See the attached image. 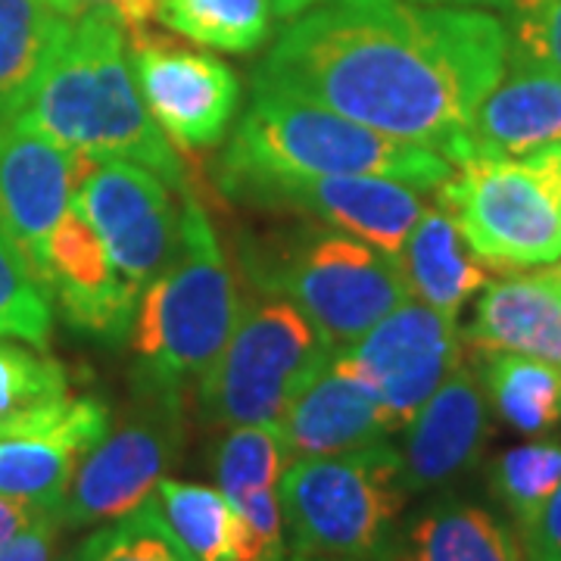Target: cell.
Segmentation results:
<instances>
[{"label":"cell","mask_w":561,"mask_h":561,"mask_svg":"<svg viewBox=\"0 0 561 561\" xmlns=\"http://www.w3.org/2000/svg\"><path fill=\"white\" fill-rule=\"evenodd\" d=\"M505 62L508 28L481 10L316 0L280 32L253 84L446 153Z\"/></svg>","instance_id":"obj_1"},{"label":"cell","mask_w":561,"mask_h":561,"mask_svg":"<svg viewBox=\"0 0 561 561\" xmlns=\"http://www.w3.org/2000/svg\"><path fill=\"white\" fill-rule=\"evenodd\" d=\"M20 119L72 157L138 162L169 187H187L172 144L144 106L125 28L103 10L72 22Z\"/></svg>","instance_id":"obj_2"},{"label":"cell","mask_w":561,"mask_h":561,"mask_svg":"<svg viewBox=\"0 0 561 561\" xmlns=\"http://www.w3.org/2000/svg\"><path fill=\"white\" fill-rule=\"evenodd\" d=\"M219 172H287V175H375L440 191L453 175L443 153L375 131L284 91L253 84V103L243 113Z\"/></svg>","instance_id":"obj_3"},{"label":"cell","mask_w":561,"mask_h":561,"mask_svg":"<svg viewBox=\"0 0 561 561\" xmlns=\"http://www.w3.org/2000/svg\"><path fill=\"white\" fill-rule=\"evenodd\" d=\"M179 243L153 284L144 290L135 319L138 381L184 387L216 362L241 319V297L203 206L184 187Z\"/></svg>","instance_id":"obj_4"},{"label":"cell","mask_w":561,"mask_h":561,"mask_svg":"<svg viewBox=\"0 0 561 561\" xmlns=\"http://www.w3.org/2000/svg\"><path fill=\"white\" fill-rule=\"evenodd\" d=\"M294 556L393 561L405 505L402 456L383 443L319 459H294L278 483Z\"/></svg>","instance_id":"obj_5"},{"label":"cell","mask_w":561,"mask_h":561,"mask_svg":"<svg viewBox=\"0 0 561 561\" xmlns=\"http://www.w3.org/2000/svg\"><path fill=\"white\" fill-rule=\"evenodd\" d=\"M243 265L262 294L294 302L341 353L409 300L400 260L334 228H300L250 247Z\"/></svg>","instance_id":"obj_6"},{"label":"cell","mask_w":561,"mask_h":561,"mask_svg":"<svg viewBox=\"0 0 561 561\" xmlns=\"http://www.w3.org/2000/svg\"><path fill=\"white\" fill-rule=\"evenodd\" d=\"M437 197L486 268L522 272L561 262V147L461 162Z\"/></svg>","instance_id":"obj_7"},{"label":"cell","mask_w":561,"mask_h":561,"mask_svg":"<svg viewBox=\"0 0 561 561\" xmlns=\"http://www.w3.org/2000/svg\"><path fill=\"white\" fill-rule=\"evenodd\" d=\"M334 346L294 302H256L201 375V412L216 427L272 424L331 362Z\"/></svg>","instance_id":"obj_8"},{"label":"cell","mask_w":561,"mask_h":561,"mask_svg":"<svg viewBox=\"0 0 561 561\" xmlns=\"http://www.w3.org/2000/svg\"><path fill=\"white\" fill-rule=\"evenodd\" d=\"M184 446V400L179 387L138 381L135 405L79 461L57 505L62 527L116 522L153 496Z\"/></svg>","instance_id":"obj_9"},{"label":"cell","mask_w":561,"mask_h":561,"mask_svg":"<svg viewBox=\"0 0 561 561\" xmlns=\"http://www.w3.org/2000/svg\"><path fill=\"white\" fill-rule=\"evenodd\" d=\"M72 206L98 231L119 278L144 297L179 243L165 181L138 162L76 157Z\"/></svg>","instance_id":"obj_10"},{"label":"cell","mask_w":561,"mask_h":561,"mask_svg":"<svg viewBox=\"0 0 561 561\" xmlns=\"http://www.w3.org/2000/svg\"><path fill=\"white\" fill-rule=\"evenodd\" d=\"M219 184L231 201L309 213L328 228L353 234L393 256L427 209L421 191L402 181L375 175L219 172Z\"/></svg>","instance_id":"obj_11"},{"label":"cell","mask_w":561,"mask_h":561,"mask_svg":"<svg viewBox=\"0 0 561 561\" xmlns=\"http://www.w3.org/2000/svg\"><path fill=\"white\" fill-rule=\"evenodd\" d=\"M128 60L147 113L179 150L201 153L225 140L241 103V81L228 62L153 28L131 35Z\"/></svg>","instance_id":"obj_12"},{"label":"cell","mask_w":561,"mask_h":561,"mask_svg":"<svg viewBox=\"0 0 561 561\" xmlns=\"http://www.w3.org/2000/svg\"><path fill=\"white\" fill-rule=\"evenodd\" d=\"M341 356L375 387L393 427L402 431L461 362L459 321L427 302L402 300Z\"/></svg>","instance_id":"obj_13"},{"label":"cell","mask_w":561,"mask_h":561,"mask_svg":"<svg viewBox=\"0 0 561 561\" xmlns=\"http://www.w3.org/2000/svg\"><path fill=\"white\" fill-rule=\"evenodd\" d=\"M76 157L25 125L0 119V231L47 290L50 234L72 206Z\"/></svg>","instance_id":"obj_14"},{"label":"cell","mask_w":561,"mask_h":561,"mask_svg":"<svg viewBox=\"0 0 561 561\" xmlns=\"http://www.w3.org/2000/svg\"><path fill=\"white\" fill-rule=\"evenodd\" d=\"M490 437V400L481 371L459 362L405 424L402 481L409 493H431L468 474Z\"/></svg>","instance_id":"obj_15"},{"label":"cell","mask_w":561,"mask_h":561,"mask_svg":"<svg viewBox=\"0 0 561 561\" xmlns=\"http://www.w3.org/2000/svg\"><path fill=\"white\" fill-rule=\"evenodd\" d=\"M47 294L60 302L62 319L94 341L122 343L138 319L140 294L119 278L98 231L76 206L50 234Z\"/></svg>","instance_id":"obj_16"},{"label":"cell","mask_w":561,"mask_h":561,"mask_svg":"<svg viewBox=\"0 0 561 561\" xmlns=\"http://www.w3.org/2000/svg\"><path fill=\"white\" fill-rule=\"evenodd\" d=\"M110 431L98 397H72L69 371L44 350L0 343V440L62 437L91 453Z\"/></svg>","instance_id":"obj_17"},{"label":"cell","mask_w":561,"mask_h":561,"mask_svg":"<svg viewBox=\"0 0 561 561\" xmlns=\"http://www.w3.org/2000/svg\"><path fill=\"white\" fill-rule=\"evenodd\" d=\"M278 434L294 461L365 449L397 434V427L375 387L362 378L346 356L334 353L284 409Z\"/></svg>","instance_id":"obj_18"},{"label":"cell","mask_w":561,"mask_h":561,"mask_svg":"<svg viewBox=\"0 0 561 561\" xmlns=\"http://www.w3.org/2000/svg\"><path fill=\"white\" fill-rule=\"evenodd\" d=\"M546 147H561V72L512 62V72L483 98L468 131L443 157L461 165L527 157Z\"/></svg>","instance_id":"obj_19"},{"label":"cell","mask_w":561,"mask_h":561,"mask_svg":"<svg viewBox=\"0 0 561 561\" xmlns=\"http://www.w3.org/2000/svg\"><path fill=\"white\" fill-rule=\"evenodd\" d=\"M468 341L478 353H515L561 368V287L552 272L490 280Z\"/></svg>","instance_id":"obj_20"},{"label":"cell","mask_w":561,"mask_h":561,"mask_svg":"<svg viewBox=\"0 0 561 561\" xmlns=\"http://www.w3.org/2000/svg\"><path fill=\"white\" fill-rule=\"evenodd\" d=\"M397 260L415 300L453 319H459L461 306L490 284L486 265L471 253L459 225L443 206L421 213Z\"/></svg>","instance_id":"obj_21"},{"label":"cell","mask_w":561,"mask_h":561,"mask_svg":"<svg viewBox=\"0 0 561 561\" xmlns=\"http://www.w3.org/2000/svg\"><path fill=\"white\" fill-rule=\"evenodd\" d=\"M76 20L69 0H0V119L25 110Z\"/></svg>","instance_id":"obj_22"},{"label":"cell","mask_w":561,"mask_h":561,"mask_svg":"<svg viewBox=\"0 0 561 561\" xmlns=\"http://www.w3.org/2000/svg\"><path fill=\"white\" fill-rule=\"evenodd\" d=\"M393 561H524V552L500 515L446 496L409 524Z\"/></svg>","instance_id":"obj_23"},{"label":"cell","mask_w":561,"mask_h":561,"mask_svg":"<svg viewBox=\"0 0 561 561\" xmlns=\"http://www.w3.org/2000/svg\"><path fill=\"white\" fill-rule=\"evenodd\" d=\"M481 381L490 405L518 434L540 437L561 424V368L552 362L481 353Z\"/></svg>","instance_id":"obj_24"},{"label":"cell","mask_w":561,"mask_h":561,"mask_svg":"<svg viewBox=\"0 0 561 561\" xmlns=\"http://www.w3.org/2000/svg\"><path fill=\"white\" fill-rule=\"evenodd\" d=\"M153 496L194 561H241V518L219 486L162 478Z\"/></svg>","instance_id":"obj_25"},{"label":"cell","mask_w":561,"mask_h":561,"mask_svg":"<svg viewBox=\"0 0 561 561\" xmlns=\"http://www.w3.org/2000/svg\"><path fill=\"white\" fill-rule=\"evenodd\" d=\"M157 22L209 50L253 54L272 38V0H153Z\"/></svg>","instance_id":"obj_26"},{"label":"cell","mask_w":561,"mask_h":561,"mask_svg":"<svg viewBox=\"0 0 561 561\" xmlns=\"http://www.w3.org/2000/svg\"><path fill=\"white\" fill-rule=\"evenodd\" d=\"M88 453L62 437H3L0 496L57 508Z\"/></svg>","instance_id":"obj_27"},{"label":"cell","mask_w":561,"mask_h":561,"mask_svg":"<svg viewBox=\"0 0 561 561\" xmlns=\"http://www.w3.org/2000/svg\"><path fill=\"white\" fill-rule=\"evenodd\" d=\"M561 483V443L534 440L505 449L490 465V490L524 527Z\"/></svg>","instance_id":"obj_28"},{"label":"cell","mask_w":561,"mask_h":561,"mask_svg":"<svg viewBox=\"0 0 561 561\" xmlns=\"http://www.w3.org/2000/svg\"><path fill=\"white\" fill-rule=\"evenodd\" d=\"M290 465L287 446L272 424H241L228 427L216 449V481L231 502L247 493L278 486Z\"/></svg>","instance_id":"obj_29"},{"label":"cell","mask_w":561,"mask_h":561,"mask_svg":"<svg viewBox=\"0 0 561 561\" xmlns=\"http://www.w3.org/2000/svg\"><path fill=\"white\" fill-rule=\"evenodd\" d=\"M79 549L84 561H194L165 522L157 496L91 534Z\"/></svg>","instance_id":"obj_30"},{"label":"cell","mask_w":561,"mask_h":561,"mask_svg":"<svg viewBox=\"0 0 561 561\" xmlns=\"http://www.w3.org/2000/svg\"><path fill=\"white\" fill-rule=\"evenodd\" d=\"M0 337L47 350L54 337V300L28 262L0 231Z\"/></svg>","instance_id":"obj_31"},{"label":"cell","mask_w":561,"mask_h":561,"mask_svg":"<svg viewBox=\"0 0 561 561\" xmlns=\"http://www.w3.org/2000/svg\"><path fill=\"white\" fill-rule=\"evenodd\" d=\"M508 57L512 62L561 72V0H512Z\"/></svg>","instance_id":"obj_32"},{"label":"cell","mask_w":561,"mask_h":561,"mask_svg":"<svg viewBox=\"0 0 561 561\" xmlns=\"http://www.w3.org/2000/svg\"><path fill=\"white\" fill-rule=\"evenodd\" d=\"M524 561H561V483L530 522L518 527Z\"/></svg>","instance_id":"obj_33"},{"label":"cell","mask_w":561,"mask_h":561,"mask_svg":"<svg viewBox=\"0 0 561 561\" xmlns=\"http://www.w3.org/2000/svg\"><path fill=\"white\" fill-rule=\"evenodd\" d=\"M62 524L57 512H44L38 522L22 527L13 540L0 546V561H54Z\"/></svg>","instance_id":"obj_34"},{"label":"cell","mask_w":561,"mask_h":561,"mask_svg":"<svg viewBox=\"0 0 561 561\" xmlns=\"http://www.w3.org/2000/svg\"><path fill=\"white\" fill-rule=\"evenodd\" d=\"M76 13H88V10H103L125 28V35H144L153 28L157 22V3L153 0H69Z\"/></svg>","instance_id":"obj_35"},{"label":"cell","mask_w":561,"mask_h":561,"mask_svg":"<svg viewBox=\"0 0 561 561\" xmlns=\"http://www.w3.org/2000/svg\"><path fill=\"white\" fill-rule=\"evenodd\" d=\"M44 512H57V508H44V505H35V502L0 496V546H3L7 540H13L22 527H28L32 522H38Z\"/></svg>","instance_id":"obj_36"},{"label":"cell","mask_w":561,"mask_h":561,"mask_svg":"<svg viewBox=\"0 0 561 561\" xmlns=\"http://www.w3.org/2000/svg\"><path fill=\"white\" fill-rule=\"evenodd\" d=\"M316 0H272V7H275V16L280 20H290V16H300L302 10H309Z\"/></svg>","instance_id":"obj_37"},{"label":"cell","mask_w":561,"mask_h":561,"mask_svg":"<svg viewBox=\"0 0 561 561\" xmlns=\"http://www.w3.org/2000/svg\"><path fill=\"white\" fill-rule=\"evenodd\" d=\"M419 3H453V7H508L512 0H419Z\"/></svg>","instance_id":"obj_38"},{"label":"cell","mask_w":561,"mask_h":561,"mask_svg":"<svg viewBox=\"0 0 561 561\" xmlns=\"http://www.w3.org/2000/svg\"><path fill=\"white\" fill-rule=\"evenodd\" d=\"M60 561H84V559H81V549H72V552H69V556Z\"/></svg>","instance_id":"obj_39"},{"label":"cell","mask_w":561,"mask_h":561,"mask_svg":"<svg viewBox=\"0 0 561 561\" xmlns=\"http://www.w3.org/2000/svg\"><path fill=\"white\" fill-rule=\"evenodd\" d=\"M549 272H552V278L559 280V287H561V262H559V265H556V268H549Z\"/></svg>","instance_id":"obj_40"}]
</instances>
